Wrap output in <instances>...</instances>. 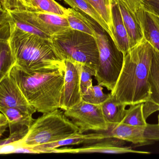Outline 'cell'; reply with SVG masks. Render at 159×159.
Listing matches in <instances>:
<instances>
[{
    "label": "cell",
    "mask_w": 159,
    "mask_h": 159,
    "mask_svg": "<svg viewBox=\"0 0 159 159\" xmlns=\"http://www.w3.org/2000/svg\"><path fill=\"white\" fill-rule=\"evenodd\" d=\"M127 30L130 48L140 42L143 38L142 30L136 14L133 13L120 0H116Z\"/></svg>",
    "instance_id": "e0dca14e"
},
{
    "label": "cell",
    "mask_w": 159,
    "mask_h": 159,
    "mask_svg": "<svg viewBox=\"0 0 159 159\" xmlns=\"http://www.w3.org/2000/svg\"><path fill=\"white\" fill-rule=\"evenodd\" d=\"M80 133L79 127L59 109L35 120L20 146L35 147L57 142Z\"/></svg>",
    "instance_id": "5b68a950"
},
{
    "label": "cell",
    "mask_w": 159,
    "mask_h": 159,
    "mask_svg": "<svg viewBox=\"0 0 159 159\" xmlns=\"http://www.w3.org/2000/svg\"><path fill=\"white\" fill-rule=\"evenodd\" d=\"M109 137H115L135 145L150 144L159 141V124H147L134 126L120 123L105 131Z\"/></svg>",
    "instance_id": "ba28073f"
},
{
    "label": "cell",
    "mask_w": 159,
    "mask_h": 159,
    "mask_svg": "<svg viewBox=\"0 0 159 159\" xmlns=\"http://www.w3.org/2000/svg\"><path fill=\"white\" fill-rule=\"evenodd\" d=\"M67 117L76 125L80 133L88 131L103 132L108 130L100 105H93L82 101L77 106L64 111Z\"/></svg>",
    "instance_id": "52a82bcc"
},
{
    "label": "cell",
    "mask_w": 159,
    "mask_h": 159,
    "mask_svg": "<svg viewBox=\"0 0 159 159\" xmlns=\"http://www.w3.org/2000/svg\"><path fill=\"white\" fill-rule=\"evenodd\" d=\"M0 80L11 74L16 66V61L13 55L9 40L0 39Z\"/></svg>",
    "instance_id": "7402d4cb"
},
{
    "label": "cell",
    "mask_w": 159,
    "mask_h": 159,
    "mask_svg": "<svg viewBox=\"0 0 159 159\" xmlns=\"http://www.w3.org/2000/svg\"><path fill=\"white\" fill-rule=\"evenodd\" d=\"M65 62V84L60 108L63 111L73 107L83 101L80 84L81 64L69 60H66Z\"/></svg>",
    "instance_id": "30bf717a"
},
{
    "label": "cell",
    "mask_w": 159,
    "mask_h": 159,
    "mask_svg": "<svg viewBox=\"0 0 159 159\" xmlns=\"http://www.w3.org/2000/svg\"><path fill=\"white\" fill-rule=\"evenodd\" d=\"M103 87L100 84L92 85L82 94L83 101L93 105H101L111 96V93H104Z\"/></svg>",
    "instance_id": "484cf974"
},
{
    "label": "cell",
    "mask_w": 159,
    "mask_h": 159,
    "mask_svg": "<svg viewBox=\"0 0 159 159\" xmlns=\"http://www.w3.org/2000/svg\"><path fill=\"white\" fill-rule=\"evenodd\" d=\"M19 147L18 143H12L4 145L0 147V153L1 154L13 153L15 150Z\"/></svg>",
    "instance_id": "1f68e13d"
},
{
    "label": "cell",
    "mask_w": 159,
    "mask_h": 159,
    "mask_svg": "<svg viewBox=\"0 0 159 159\" xmlns=\"http://www.w3.org/2000/svg\"><path fill=\"white\" fill-rule=\"evenodd\" d=\"M100 15L112 30V5L113 0H86ZM113 33V32H112Z\"/></svg>",
    "instance_id": "d4e9b609"
},
{
    "label": "cell",
    "mask_w": 159,
    "mask_h": 159,
    "mask_svg": "<svg viewBox=\"0 0 159 159\" xmlns=\"http://www.w3.org/2000/svg\"><path fill=\"white\" fill-rule=\"evenodd\" d=\"M36 11L58 15L66 17L67 9L55 0H30Z\"/></svg>",
    "instance_id": "cb8c5ba5"
},
{
    "label": "cell",
    "mask_w": 159,
    "mask_h": 159,
    "mask_svg": "<svg viewBox=\"0 0 159 159\" xmlns=\"http://www.w3.org/2000/svg\"><path fill=\"white\" fill-rule=\"evenodd\" d=\"M143 105L144 103H139L130 106L121 123L134 126L146 125L148 123L144 117Z\"/></svg>",
    "instance_id": "603a6c76"
},
{
    "label": "cell",
    "mask_w": 159,
    "mask_h": 159,
    "mask_svg": "<svg viewBox=\"0 0 159 159\" xmlns=\"http://www.w3.org/2000/svg\"><path fill=\"white\" fill-rule=\"evenodd\" d=\"M8 11L10 14L11 21L16 27L18 28L19 29L23 31H26V32H29V33L38 35V36H40V37L45 38V39H52V37L46 35L45 33L41 31L40 30L38 29L34 26L30 24L27 21L20 18V17L17 16L11 11Z\"/></svg>",
    "instance_id": "4316f807"
},
{
    "label": "cell",
    "mask_w": 159,
    "mask_h": 159,
    "mask_svg": "<svg viewBox=\"0 0 159 159\" xmlns=\"http://www.w3.org/2000/svg\"><path fill=\"white\" fill-rule=\"evenodd\" d=\"M9 127V122L6 115L2 112L0 114V136H2L7 127Z\"/></svg>",
    "instance_id": "836d02e7"
},
{
    "label": "cell",
    "mask_w": 159,
    "mask_h": 159,
    "mask_svg": "<svg viewBox=\"0 0 159 159\" xmlns=\"http://www.w3.org/2000/svg\"><path fill=\"white\" fill-rule=\"evenodd\" d=\"M125 140L115 137H107L92 144L84 145L81 148H59V153H103L111 154L135 153L149 154L148 152L139 151L125 146Z\"/></svg>",
    "instance_id": "8fae6325"
},
{
    "label": "cell",
    "mask_w": 159,
    "mask_h": 159,
    "mask_svg": "<svg viewBox=\"0 0 159 159\" xmlns=\"http://www.w3.org/2000/svg\"><path fill=\"white\" fill-rule=\"evenodd\" d=\"M52 37L70 28L65 16L35 11H10Z\"/></svg>",
    "instance_id": "9c48e42d"
},
{
    "label": "cell",
    "mask_w": 159,
    "mask_h": 159,
    "mask_svg": "<svg viewBox=\"0 0 159 159\" xmlns=\"http://www.w3.org/2000/svg\"><path fill=\"white\" fill-rule=\"evenodd\" d=\"M29 129L30 127H25L10 133L8 138L1 140L0 147L12 143H18L20 147L21 141H23L27 135Z\"/></svg>",
    "instance_id": "f546056e"
},
{
    "label": "cell",
    "mask_w": 159,
    "mask_h": 159,
    "mask_svg": "<svg viewBox=\"0 0 159 159\" xmlns=\"http://www.w3.org/2000/svg\"><path fill=\"white\" fill-rule=\"evenodd\" d=\"M0 111L8 118L10 133L24 127H30L35 120L32 115L15 108L0 107Z\"/></svg>",
    "instance_id": "ffe728a7"
},
{
    "label": "cell",
    "mask_w": 159,
    "mask_h": 159,
    "mask_svg": "<svg viewBox=\"0 0 159 159\" xmlns=\"http://www.w3.org/2000/svg\"><path fill=\"white\" fill-rule=\"evenodd\" d=\"M1 7L8 11H36L30 0H1Z\"/></svg>",
    "instance_id": "83f0119b"
},
{
    "label": "cell",
    "mask_w": 159,
    "mask_h": 159,
    "mask_svg": "<svg viewBox=\"0 0 159 159\" xmlns=\"http://www.w3.org/2000/svg\"><path fill=\"white\" fill-rule=\"evenodd\" d=\"M66 18L70 28L95 38L98 25L84 13L73 8H69L67 11Z\"/></svg>",
    "instance_id": "ac0fdd59"
},
{
    "label": "cell",
    "mask_w": 159,
    "mask_h": 159,
    "mask_svg": "<svg viewBox=\"0 0 159 159\" xmlns=\"http://www.w3.org/2000/svg\"><path fill=\"white\" fill-rule=\"evenodd\" d=\"M0 107L15 108L31 115L37 111L10 75L0 80Z\"/></svg>",
    "instance_id": "7c38bea8"
},
{
    "label": "cell",
    "mask_w": 159,
    "mask_h": 159,
    "mask_svg": "<svg viewBox=\"0 0 159 159\" xmlns=\"http://www.w3.org/2000/svg\"><path fill=\"white\" fill-rule=\"evenodd\" d=\"M105 30L99 25L97 27L95 39L99 52V62L95 78L98 84L112 91L122 68L123 54L112 49Z\"/></svg>",
    "instance_id": "8992f818"
},
{
    "label": "cell",
    "mask_w": 159,
    "mask_h": 159,
    "mask_svg": "<svg viewBox=\"0 0 159 159\" xmlns=\"http://www.w3.org/2000/svg\"><path fill=\"white\" fill-rule=\"evenodd\" d=\"M133 13L136 14L145 0H120Z\"/></svg>",
    "instance_id": "4dcf8cb0"
},
{
    "label": "cell",
    "mask_w": 159,
    "mask_h": 159,
    "mask_svg": "<svg viewBox=\"0 0 159 159\" xmlns=\"http://www.w3.org/2000/svg\"><path fill=\"white\" fill-rule=\"evenodd\" d=\"M136 15L144 38L159 52V16L143 4Z\"/></svg>",
    "instance_id": "4fadbf2b"
},
{
    "label": "cell",
    "mask_w": 159,
    "mask_h": 159,
    "mask_svg": "<svg viewBox=\"0 0 159 159\" xmlns=\"http://www.w3.org/2000/svg\"><path fill=\"white\" fill-rule=\"evenodd\" d=\"M111 12L112 30L114 36L113 42L116 49L124 55L130 50V43L127 30L116 0L113 1Z\"/></svg>",
    "instance_id": "2e32d148"
},
{
    "label": "cell",
    "mask_w": 159,
    "mask_h": 159,
    "mask_svg": "<svg viewBox=\"0 0 159 159\" xmlns=\"http://www.w3.org/2000/svg\"><path fill=\"white\" fill-rule=\"evenodd\" d=\"M153 51L143 36L140 42L124 55L121 70L111 93L116 102L132 106L149 100V75Z\"/></svg>",
    "instance_id": "6da1fadb"
},
{
    "label": "cell",
    "mask_w": 159,
    "mask_h": 159,
    "mask_svg": "<svg viewBox=\"0 0 159 159\" xmlns=\"http://www.w3.org/2000/svg\"><path fill=\"white\" fill-rule=\"evenodd\" d=\"M59 1H61V0H59Z\"/></svg>",
    "instance_id": "8d00e7d4"
},
{
    "label": "cell",
    "mask_w": 159,
    "mask_h": 159,
    "mask_svg": "<svg viewBox=\"0 0 159 159\" xmlns=\"http://www.w3.org/2000/svg\"><path fill=\"white\" fill-rule=\"evenodd\" d=\"M158 121H159V122H158V124H159V117H158Z\"/></svg>",
    "instance_id": "d590c367"
},
{
    "label": "cell",
    "mask_w": 159,
    "mask_h": 159,
    "mask_svg": "<svg viewBox=\"0 0 159 159\" xmlns=\"http://www.w3.org/2000/svg\"><path fill=\"white\" fill-rule=\"evenodd\" d=\"M96 71V69L81 64L80 84L82 94L85 93L88 88L93 85L92 77H95Z\"/></svg>",
    "instance_id": "f1b7e54d"
},
{
    "label": "cell",
    "mask_w": 159,
    "mask_h": 159,
    "mask_svg": "<svg viewBox=\"0 0 159 159\" xmlns=\"http://www.w3.org/2000/svg\"><path fill=\"white\" fill-rule=\"evenodd\" d=\"M51 39L64 61L69 60L97 69L99 52L94 37L70 28L52 36Z\"/></svg>",
    "instance_id": "277c9868"
},
{
    "label": "cell",
    "mask_w": 159,
    "mask_h": 159,
    "mask_svg": "<svg viewBox=\"0 0 159 159\" xmlns=\"http://www.w3.org/2000/svg\"><path fill=\"white\" fill-rule=\"evenodd\" d=\"M108 137L105 132L98 133L83 134L78 133L68 138L53 143L43 144L39 146L31 147L39 153H52L54 149L68 145H77L80 144L88 145L96 142L100 139Z\"/></svg>",
    "instance_id": "9a60e30c"
},
{
    "label": "cell",
    "mask_w": 159,
    "mask_h": 159,
    "mask_svg": "<svg viewBox=\"0 0 159 159\" xmlns=\"http://www.w3.org/2000/svg\"><path fill=\"white\" fill-rule=\"evenodd\" d=\"M39 153L37 151L34 150L32 147L28 146H20L18 147L14 152L13 153Z\"/></svg>",
    "instance_id": "e575fe53"
},
{
    "label": "cell",
    "mask_w": 159,
    "mask_h": 159,
    "mask_svg": "<svg viewBox=\"0 0 159 159\" xmlns=\"http://www.w3.org/2000/svg\"><path fill=\"white\" fill-rule=\"evenodd\" d=\"M65 2L73 9L84 13L96 22L109 35L112 41L114 40L113 33L106 22L94 8L86 0H63Z\"/></svg>",
    "instance_id": "44dd1931"
},
{
    "label": "cell",
    "mask_w": 159,
    "mask_h": 159,
    "mask_svg": "<svg viewBox=\"0 0 159 159\" xmlns=\"http://www.w3.org/2000/svg\"><path fill=\"white\" fill-rule=\"evenodd\" d=\"M149 82L150 98L143 105V112L146 120L150 115L159 110V52L154 49L150 70Z\"/></svg>",
    "instance_id": "5bb4252c"
},
{
    "label": "cell",
    "mask_w": 159,
    "mask_h": 159,
    "mask_svg": "<svg viewBox=\"0 0 159 159\" xmlns=\"http://www.w3.org/2000/svg\"><path fill=\"white\" fill-rule=\"evenodd\" d=\"M66 68L46 73H26L15 66L10 75L30 104L43 114L61 108Z\"/></svg>",
    "instance_id": "3957f363"
},
{
    "label": "cell",
    "mask_w": 159,
    "mask_h": 159,
    "mask_svg": "<svg viewBox=\"0 0 159 159\" xmlns=\"http://www.w3.org/2000/svg\"><path fill=\"white\" fill-rule=\"evenodd\" d=\"M10 19L9 42L16 66L29 74L49 73L66 68L65 61L51 39L23 31L13 24L10 16Z\"/></svg>",
    "instance_id": "7a4b0ae2"
},
{
    "label": "cell",
    "mask_w": 159,
    "mask_h": 159,
    "mask_svg": "<svg viewBox=\"0 0 159 159\" xmlns=\"http://www.w3.org/2000/svg\"><path fill=\"white\" fill-rule=\"evenodd\" d=\"M100 106L105 120L108 125L109 129L121 123L126 112V105L116 102L111 94L110 97Z\"/></svg>",
    "instance_id": "d6986e66"
},
{
    "label": "cell",
    "mask_w": 159,
    "mask_h": 159,
    "mask_svg": "<svg viewBox=\"0 0 159 159\" xmlns=\"http://www.w3.org/2000/svg\"><path fill=\"white\" fill-rule=\"evenodd\" d=\"M142 4L151 9L159 16V0H145Z\"/></svg>",
    "instance_id": "d6a6232c"
}]
</instances>
